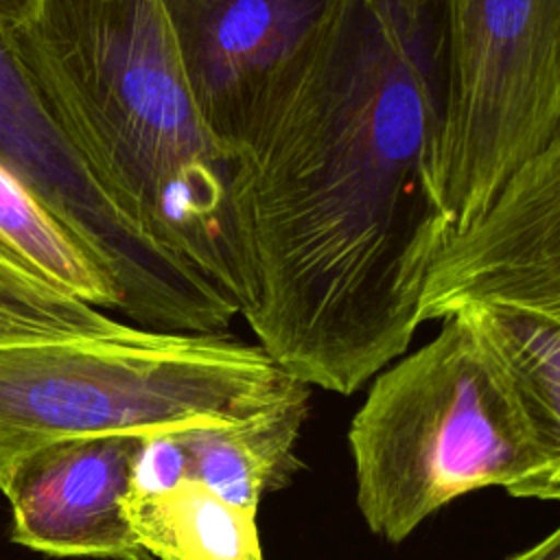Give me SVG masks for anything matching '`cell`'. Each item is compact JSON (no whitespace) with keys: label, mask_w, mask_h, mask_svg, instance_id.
Masks as SVG:
<instances>
[{"label":"cell","mask_w":560,"mask_h":560,"mask_svg":"<svg viewBox=\"0 0 560 560\" xmlns=\"http://www.w3.org/2000/svg\"><path fill=\"white\" fill-rule=\"evenodd\" d=\"M125 324L0 265V346L116 335Z\"/></svg>","instance_id":"5bb4252c"},{"label":"cell","mask_w":560,"mask_h":560,"mask_svg":"<svg viewBox=\"0 0 560 560\" xmlns=\"http://www.w3.org/2000/svg\"><path fill=\"white\" fill-rule=\"evenodd\" d=\"M348 444L361 516L387 542L481 488L560 497V453L540 440L499 359L462 315L376 376Z\"/></svg>","instance_id":"3957f363"},{"label":"cell","mask_w":560,"mask_h":560,"mask_svg":"<svg viewBox=\"0 0 560 560\" xmlns=\"http://www.w3.org/2000/svg\"><path fill=\"white\" fill-rule=\"evenodd\" d=\"M188 481V457L175 431L142 438L131 468L133 497H155Z\"/></svg>","instance_id":"9a60e30c"},{"label":"cell","mask_w":560,"mask_h":560,"mask_svg":"<svg viewBox=\"0 0 560 560\" xmlns=\"http://www.w3.org/2000/svg\"><path fill=\"white\" fill-rule=\"evenodd\" d=\"M0 265L94 308L122 304L112 273L55 212L0 164Z\"/></svg>","instance_id":"8fae6325"},{"label":"cell","mask_w":560,"mask_h":560,"mask_svg":"<svg viewBox=\"0 0 560 560\" xmlns=\"http://www.w3.org/2000/svg\"><path fill=\"white\" fill-rule=\"evenodd\" d=\"M438 190L453 234L560 140V0H440Z\"/></svg>","instance_id":"5b68a950"},{"label":"cell","mask_w":560,"mask_h":560,"mask_svg":"<svg viewBox=\"0 0 560 560\" xmlns=\"http://www.w3.org/2000/svg\"><path fill=\"white\" fill-rule=\"evenodd\" d=\"M442 79L440 0H337L228 151L238 315L308 387L361 389L420 326Z\"/></svg>","instance_id":"6da1fadb"},{"label":"cell","mask_w":560,"mask_h":560,"mask_svg":"<svg viewBox=\"0 0 560 560\" xmlns=\"http://www.w3.org/2000/svg\"><path fill=\"white\" fill-rule=\"evenodd\" d=\"M462 315L490 346L540 440L560 453V319L472 306Z\"/></svg>","instance_id":"4fadbf2b"},{"label":"cell","mask_w":560,"mask_h":560,"mask_svg":"<svg viewBox=\"0 0 560 560\" xmlns=\"http://www.w3.org/2000/svg\"><path fill=\"white\" fill-rule=\"evenodd\" d=\"M22 24V15L13 0H0V31L9 33Z\"/></svg>","instance_id":"e0dca14e"},{"label":"cell","mask_w":560,"mask_h":560,"mask_svg":"<svg viewBox=\"0 0 560 560\" xmlns=\"http://www.w3.org/2000/svg\"><path fill=\"white\" fill-rule=\"evenodd\" d=\"M4 37L114 208L236 304L228 155L195 109L164 0H37Z\"/></svg>","instance_id":"7a4b0ae2"},{"label":"cell","mask_w":560,"mask_h":560,"mask_svg":"<svg viewBox=\"0 0 560 560\" xmlns=\"http://www.w3.org/2000/svg\"><path fill=\"white\" fill-rule=\"evenodd\" d=\"M508 560H560V532L553 529L549 536H545L529 549L510 556Z\"/></svg>","instance_id":"2e32d148"},{"label":"cell","mask_w":560,"mask_h":560,"mask_svg":"<svg viewBox=\"0 0 560 560\" xmlns=\"http://www.w3.org/2000/svg\"><path fill=\"white\" fill-rule=\"evenodd\" d=\"M142 438H70L20 457L2 486L11 538L63 558L151 560L125 512Z\"/></svg>","instance_id":"ba28073f"},{"label":"cell","mask_w":560,"mask_h":560,"mask_svg":"<svg viewBox=\"0 0 560 560\" xmlns=\"http://www.w3.org/2000/svg\"><path fill=\"white\" fill-rule=\"evenodd\" d=\"M472 306L560 319V140L521 164L433 256L418 300L420 324Z\"/></svg>","instance_id":"8992f818"},{"label":"cell","mask_w":560,"mask_h":560,"mask_svg":"<svg viewBox=\"0 0 560 560\" xmlns=\"http://www.w3.org/2000/svg\"><path fill=\"white\" fill-rule=\"evenodd\" d=\"M0 164L28 186L122 287L144 282L160 249L103 195L22 79L0 31Z\"/></svg>","instance_id":"9c48e42d"},{"label":"cell","mask_w":560,"mask_h":560,"mask_svg":"<svg viewBox=\"0 0 560 560\" xmlns=\"http://www.w3.org/2000/svg\"><path fill=\"white\" fill-rule=\"evenodd\" d=\"M300 387L260 346L228 332L127 324L107 337L0 346V490L44 444L238 422Z\"/></svg>","instance_id":"277c9868"},{"label":"cell","mask_w":560,"mask_h":560,"mask_svg":"<svg viewBox=\"0 0 560 560\" xmlns=\"http://www.w3.org/2000/svg\"><path fill=\"white\" fill-rule=\"evenodd\" d=\"M337 0H164L195 109L230 151Z\"/></svg>","instance_id":"52a82bcc"},{"label":"cell","mask_w":560,"mask_h":560,"mask_svg":"<svg viewBox=\"0 0 560 560\" xmlns=\"http://www.w3.org/2000/svg\"><path fill=\"white\" fill-rule=\"evenodd\" d=\"M125 512L149 558L262 560L256 514L195 481L155 497L127 494Z\"/></svg>","instance_id":"7c38bea8"},{"label":"cell","mask_w":560,"mask_h":560,"mask_svg":"<svg viewBox=\"0 0 560 560\" xmlns=\"http://www.w3.org/2000/svg\"><path fill=\"white\" fill-rule=\"evenodd\" d=\"M15 2V7H18V11H20V15H22V24L28 20V15L33 13V9H35V2L37 0H13ZM18 28V26H15Z\"/></svg>","instance_id":"ac0fdd59"},{"label":"cell","mask_w":560,"mask_h":560,"mask_svg":"<svg viewBox=\"0 0 560 560\" xmlns=\"http://www.w3.org/2000/svg\"><path fill=\"white\" fill-rule=\"evenodd\" d=\"M306 411L308 385L247 420L175 431L188 457V481L256 514L262 494L287 486L298 470L293 448Z\"/></svg>","instance_id":"30bf717a"}]
</instances>
